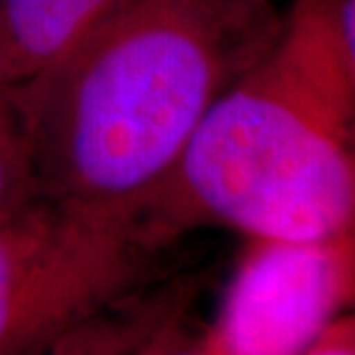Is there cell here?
Listing matches in <instances>:
<instances>
[{
	"label": "cell",
	"mask_w": 355,
	"mask_h": 355,
	"mask_svg": "<svg viewBox=\"0 0 355 355\" xmlns=\"http://www.w3.org/2000/svg\"><path fill=\"white\" fill-rule=\"evenodd\" d=\"M119 0H0V80L24 94L92 33Z\"/></svg>",
	"instance_id": "obj_5"
},
{
	"label": "cell",
	"mask_w": 355,
	"mask_h": 355,
	"mask_svg": "<svg viewBox=\"0 0 355 355\" xmlns=\"http://www.w3.org/2000/svg\"><path fill=\"white\" fill-rule=\"evenodd\" d=\"M241 263L214 346L220 355H300L342 291L337 241H261Z\"/></svg>",
	"instance_id": "obj_4"
},
{
	"label": "cell",
	"mask_w": 355,
	"mask_h": 355,
	"mask_svg": "<svg viewBox=\"0 0 355 355\" xmlns=\"http://www.w3.org/2000/svg\"><path fill=\"white\" fill-rule=\"evenodd\" d=\"M277 33L261 10L119 0L21 94L37 198L142 216L211 103Z\"/></svg>",
	"instance_id": "obj_1"
},
{
	"label": "cell",
	"mask_w": 355,
	"mask_h": 355,
	"mask_svg": "<svg viewBox=\"0 0 355 355\" xmlns=\"http://www.w3.org/2000/svg\"><path fill=\"white\" fill-rule=\"evenodd\" d=\"M218 5H227V7H245V10H263L266 0H211Z\"/></svg>",
	"instance_id": "obj_10"
},
{
	"label": "cell",
	"mask_w": 355,
	"mask_h": 355,
	"mask_svg": "<svg viewBox=\"0 0 355 355\" xmlns=\"http://www.w3.org/2000/svg\"><path fill=\"white\" fill-rule=\"evenodd\" d=\"M142 216L172 239L209 218L261 241H339L355 225V87L321 0L234 78Z\"/></svg>",
	"instance_id": "obj_2"
},
{
	"label": "cell",
	"mask_w": 355,
	"mask_h": 355,
	"mask_svg": "<svg viewBox=\"0 0 355 355\" xmlns=\"http://www.w3.org/2000/svg\"><path fill=\"white\" fill-rule=\"evenodd\" d=\"M35 200L40 198L24 99L0 80V218L17 214Z\"/></svg>",
	"instance_id": "obj_7"
},
{
	"label": "cell",
	"mask_w": 355,
	"mask_h": 355,
	"mask_svg": "<svg viewBox=\"0 0 355 355\" xmlns=\"http://www.w3.org/2000/svg\"><path fill=\"white\" fill-rule=\"evenodd\" d=\"M346 73L355 87V0H321Z\"/></svg>",
	"instance_id": "obj_8"
},
{
	"label": "cell",
	"mask_w": 355,
	"mask_h": 355,
	"mask_svg": "<svg viewBox=\"0 0 355 355\" xmlns=\"http://www.w3.org/2000/svg\"><path fill=\"white\" fill-rule=\"evenodd\" d=\"M140 214L35 200L0 218V355H44L154 279L168 243Z\"/></svg>",
	"instance_id": "obj_3"
},
{
	"label": "cell",
	"mask_w": 355,
	"mask_h": 355,
	"mask_svg": "<svg viewBox=\"0 0 355 355\" xmlns=\"http://www.w3.org/2000/svg\"><path fill=\"white\" fill-rule=\"evenodd\" d=\"M140 355H220V353H218L214 344H211V349H195V346L179 344L175 339V326H172L154 344H149Z\"/></svg>",
	"instance_id": "obj_9"
},
{
	"label": "cell",
	"mask_w": 355,
	"mask_h": 355,
	"mask_svg": "<svg viewBox=\"0 0 355 355\" xmlns=\"http://www.w3.org/2000/svg\"><path fill=\"white\" fill-rule=\"evenodd\" d=\"M312 355H355V353H349V351H344V349H323V351L312 353Z\"/></svg>",
	"instance_id": "obj_11"
},
{
	"label": "cell",
	"mask_w": 355,
	"mask_h": 355,
	"mask_svg": "<svg viewBox=\"0 0 355 355\" xmlns=\"http://www.w3.org/2000/svg\"><path fill=\"white\" fill-rule=\"evenodd\" d=\"M184 291L154 279L71 328L44 355H140L177 323Z\"/></svg>",
	"instance_id": "obj_6"
}]
</instances>
